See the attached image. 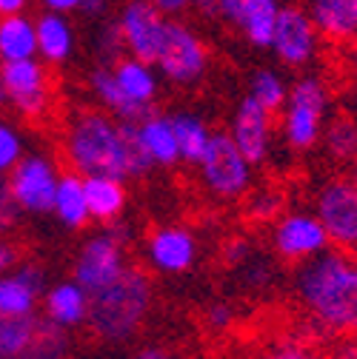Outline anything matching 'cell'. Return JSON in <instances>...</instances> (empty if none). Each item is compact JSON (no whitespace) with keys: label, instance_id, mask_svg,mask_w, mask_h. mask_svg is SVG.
Listing matches in <instances>:
<instances>
[{"label":"cell","instance_id":"cell-11","mask_svg":"<svg viewBox=\"0 0 357 359\" xmlns=\"http://www.w3.org/2000/svg\"><path fill=\"white\" fill-rule=\"evenodd\" d=\"M269 243L275 257L289 265H303L332 248L315 211H283L272 222Z\"/></svg>","mask_w":357,"mask_h":359},{"label":"cell","instance_id":"cell-37","mask_svg":"<svg viewBox=\"0 0 357 359\" xmlns=\"http://www.w3.org/2000/svg\"><path fill=\"white\" fill-rule=\"evenodd\" d=\"M203 320H206V325H209L212 331L226 334V331L235 325L238 313H235V308H232L229 302H212V305L203 311Z\"/></svg>","mask_w":357,"mask_h":359},{"label":"cell","instance_id":"cell-22","mask_svg":"<svg viewBox=\"0 0 357 359\" xmlns=\"http://www.w3.org/2000/svg\"><path fill=\"white\" fill-rule=\"evenodd\" d=\"M306 15L329 43L357 40V0H309Z\"/></svg>","mask_w":357,"mask_h":359},{"label":"cell","instance_id":"cell-17","mask_svg":"<svg viewBox=\"0 0 357 359\" xmlns=\"http://www.w3.org/2000/svg\"><path fill=\"white\" fill-rule=\"evenodd\" d=\"M46 294V274L37 262H18L0 274V313L9 317H40V302Z\"/></svg>","mask_w":357,"mask_h":359},{"label":"cell","instance_id":"cell-36","mask_svg":"<svg viewBox=\"0 0 357 359\" xmlns=\"http://www.w3.org/2000/svg\"><path fill=\"white\" fill-rule=\"evenodd\" d=\"M20 208L15 205L12 200V191H9V183L6 177H0V237H12V231L18 229L20 222Z\"/></svg>","mask_w":357,"mask_h":359},{"label":"cell","instance_id":"cell-24","mask_svg":"<svg viewBox=\"0 0 357 359\" xmlns=\"http://www.w3.org/2000/svg\"><path fill=\"white\" fill-rule=\"evenodd\" d=\"M52 214L58 217V222L69 231H83L86 226H92V214H89V203H86V189H83V177L72 174L63 168V177L55 191V203H52Z\"/></svg>","mask_w":357,"mask_h":359},{"label":"cell","instance_id":"cell-15","mask_svg":"<svg viewBox=\"0 0 357 359\" xmlns=\"http://www.w3.org/2000/svg\"><path fill=\"white\" fill-rule=\"evenodd\" d=\"M318 43H320V34H318L315 23H311V18L306 15V9H300V6H283L280 9L269 52L286 69L309 66L318 55Z\"/></svg>","mask_w":357,"mask_h":359},{"label":"cell","instance_id":"cell-46","mask_svg":"<svg viewBox=\"0 0 357 359\" xmlns=\"http://www.w3.org/2000/svg\"><path fill=\"white\" fill-rule=\"evenodd\" d=\"M0 106H4V83H0Z\"/></svg>","mask_w":357,"mask_h":359},{"label":"cell","instance_id":"cell-19","mask_svg":"<svg viewBox=\"0 0 357 359\" xmlns=\"http://www.w3.org/2000/svg\"><path fill=\"white\" fill-rule=\"evenodd\" d=\"M89 302H92V294L69 277L46 285V294H43V302H40V317L58 328L74 331L89 320Z\"/></svg>","mask_w":357,"mask_h":359},{"label":"cell","instance_id":"cell-27","mask_svg":"<svg viewBox=\"0 0 357 359\" xmlns=\"http://www.w3.org/2000/svg\"><path fill=\"white\" fill-rule=\"evenodd\" d=\"M320 146L332 163L351 165V160L357 157V120L351 114L329 117L326 128L320 134Z\"/></svg>","mask_w":357,"mask_h":359},{"label":"cell","instance_id":"cell-44","mask_svg":"<svg viewBox=\"0 0 357 359\" xmlns=\"http://www.w3.org/2000/svg\"><path fill=\"white\" fill-rule=\"evenodd\" d=\"M349 74H351V80L357 86V40L351 43V49H349Z\"/></svg>","mask_w":357,"mask_h":359},{"label":"cell","instance_id":"cell-40","mask_svg":"<svg viewBox=\"0 0 357 359\" xmlns=\"http://www.w3.org/2000/svg\"><path fill=\"white\" fill-rule=\"evenodd\" d=\"M43 6V12H55V15H72V12H80V4L83 0H37Z\"/></svg>","mask_w":357,"mask_h":359},{"label":"cell","instance_id":"cell-29","mask_svg":"<svg viewBox=\"0 0 357 359\" xmlns=\"http://www.w3.org/2000/svg\"><path fill=\"white\" fill-rule=\"evenodd\" d=\"M246 95L257 106H263L266 111H272L278 117L280 109H283V103H286V97H289V83H286V77L278 69H257L249 77Z\"/></svg>","mask_w":357,"mask_h":359},{"label":"cell","instance_id":"cell-18","mask_svg":"<svg viewBox=\"0 0 357 359\" xmlns=\"http://www.w3.org/2000/svg\"><path fill=\"white\" fill-rule=\"evenodd\" d=\"M109 72H112V80L117 86V92L123 95V100L141 117L155 111V103L160 95V74L152 63H143L138 57L126 55L117 63H112Z\"/></svg>","mask_w":357,"mask_h":359},{"label":"cell","instance_id":"cell-43","mask_svg":"<svg viewBox=\"0 0 357 359\" xmlns=\"http://www.w3.org/2000/svg\"><path fill=\"white\" fill-rule=\"evenodd\" d=\"M32 0H0V18H9V15H26L29 12Z\"/></svg>","mask_w":357,"mask_h":359},{"label":"cell","instance_id":"cell-6","mask_svg":"<svg viewBox=\"0 0 357 359\" xmlns=\"http://www.w3.org/2000/svg\"><path fill=\"white\" fill-rule=\"evenodd\" d=\"M195 168L203 191L217 203H243V197L254 189V165L226 131H214L203 160Z\"/></svg>","mask_w":357,"mask_h":359},{"label":"cell","instance_id":"cell-3","mask_svg":"<svg viewBox=\"0 0 357 359\" xmlns=\"http://www.w3.org/2000/svg\"><path fill=\"white\" fill-rule=\"evenodd\" d=\"M155 305V285L143 268L129 265L106 288L92 294L86 328L106 345H120L138 337Z\"/></svg>","mask_w":357,"mask_h":359},{"label":"cell","instance_id":"cell-33","mask_svg":"<svg viewBox=\"0 0 357 359\" xmlns=\"http://www.w3.org/2000/svg\"><path fill=\"white\" fill-rule=\"evenodd\" d=\"M260 359H323V353L318 351V345L311 342L309 337L289 334V337L272 339Z\"/></svg>","mask_w":357,"mask_h":359},{"label":"cell","instance_id":"cell-42","mask_svg":"<svg viewBox=\"0 0 357 359\" xmlns=\"http://www.w3.org/2000/svg\"><path fill=\"white\" fill-rule=\"evenodd\" d=\"M109 6H112V0H83V4H80V12H83L86 18L103 20L106 12H109Z\"/></svg>","mask_w":357,"mask_h":359},{"label":"cell","instance_id":"cell-38","mask_svg":"<svg viewBox=\"0 0 357 359\" xmlns=\"http://www.w3.org/2000/svg\"><path fill=\"white\" fill-rule=\"evenodd\" d=\"M20 262V248L12 237H0V274H6L9 268Z\"/></svg>","mask_w":357,"mask_h":359},{"label":"cell","instance_id":"cell-21","mask_svg":"<svg viewBox=\"0 0 357 359\" xmlns=\"http://www.w3.org/2000/svg\"><path fill=\"white\" fill-rule=\"evenodd\" d=\"M34 34H37V57L49 69H63L72 60L77 34L66 15H55V12L34 15Z\"/></svg>","mask_w":357,"mask_h":359},{"label":"cell","instance_id":"cell-16","mask_svg":"<svg viewBox=\"0 0 357 359\" xmlns=\"http://www.w3.org/2000/svg\"><path fill=\"white\" fill-rule=\"evenodd\" d=\"M280 9H283L280 0H217V18L232 23L254 49L272 46Z\"/></svg>","mask_w":357,"mask_h":359},{"label":"cell","instance_id":"cell-41","mask_svg":"<svg viewBox=\"0 0 357 359\" xmlns=\"http://www.w3.org/2000/svg\"><path fill=\"white\" fill-rule=\"evenodd\" d=\"M131 359H181V353L171 351L169 345H143Z\"/></svg>","mask_w":357,"mask_h":359},{"label":"cell","instance_id":"cell-23","mask_svg":"<svg viewBox=\"0 0 357 359\" xmlns=\"http://www.w3.org/2000/svg\"><path fill=\"white\" fill-rule=\"evenodd\" d=\"M83 189H86V203L92 222L100 226H115L120 222L126 205H129V191L126 183L117 177H83Z\"/></svg>","mask_w":357,"mask_h":359},{"label":"cell","instance_id":"cell-26","mask_svg":"<svg viewBox=\"0 0 357 359\" xmlns=\"http://www.w3.org/2000/svg\"><path fill=\"white\" fill-rule=\"evenodd\" d=\"M171 123H174V134H177V146H181V163L197 165L214 137V128L209 126L206 117H200L195 111H177V114H171Z\"/></svg>","mask_w":357,"mask_h":359},{"label":"cell","instance_id":"cell-10","mask_svg":"<svg viewBox=\"0 0 357 359\" xmlns=\"http://www.w3.org/2000/svg\"><path fill=\"white\" fill-rule=\"evenodd\" d=\"M63 177L60 160L49 151H29L6 177L9 191L15 205L20 208V214H52V203H55V191Z\"/></svg>","mask_w":357,"mask_h":359},{"label":"cell","instance_id":"cell-32","mask_svg":"<svg viewBox=\"0 0 357 359\" xmlns=\"http://www.w3.org/2000/svg\"><path fill=\"white\" fill-rule=\"evenodd\" d=\"M29 154L26 149V131L9 120V117H0V177H9L12 168Z\"/></svg>","mask_w":357,"mask_h":359},{"label":"cell","instance_id":"cell-12","mask_svg":"<svg viewBox=\"0 0 357 359\" xmlns=\"http://www.w3.org/2000/svg\"><path fill=\"white\" fill-rule=\"evenodd\" d=\"M115 20H117V29L123 37L126 55L155 66L169 18L160 15V9L152 0H126Z\"/></svg>","mask_w":357,"mask_h":359},{"label":"cell","instance_id":"cell-8","mask_svg":"<svg viewBox=\"0 0 357 359\" xmlns=\"http://www.w3.org/2000/svg\"><path fill=\"white\" fill-rule=\"evenodd\" d=\"M209 63H212V55L206 40L181 18H169L160 52L155 60L157 74L174 86H195L206 77Z\"/></svg>","mask_w":357,"mask_h":359},{"label":"cell","instance_id":"cell-34","mask_svg":"<svg viewBox=\"0 0 357 359\" xmlns=\"http://www.w3.org/2000/svg\"><path fill=\"white\" fill-rule=\"evenodd\" d=\"M95 52H98L100 66H112L120 57H126L123 37H120V29H117L115 18L112 20H100V29H98V37H95Z\"/></svg>","mask_w":357,"mask_h":359},{"label":"cell","instance_id":"cell-35","mask_svg":"<svg viewBox=\"0 0 357 359\" xmlns=\"http://www.w3.org/2000/svg\"><path fill=\"white\" fill-rule=\"evenodd\" d=\"M166 18H181L183 12H200V15H217V0H152Z\"/></svg>","mask_w":357,"mask_h":359},{"label":"cell","instance_id":"cell-31","mask_svg":"<svg viewBox=\"0 0 357 359\" xmlns=\"http://www.w3.org/2000/svg\"><path fill=\"white\" fill-rule=\"evenodd\" d=\"M243 211L252 222H275L283 211H286V194L275 186H260V189H252L246 197H243Z\"/></svg>","mask_w":357,"mask_h":359},{"label":"cell","instance_id":"cell-9","mask_svg":"<svg viewBox=\"0 0 357 359\" xmlns=\"http://www.w3.org/2000/svg\"><path fill=\"white\" fill-rule=\"evenodd\" d=\"M311 211L335 251L357 254V186L351 177H329L315 191Z\"/></svg>","mask_w":357,"mask_h":359},{"label":"cell","instance_id":"cell-13","mask_svg":"<svg viewBox=\"0 0 357 359\" xmlns=\"http://www.w3.org/2000/svg\"><path fill=\"white\" fill-rule=\"evenodd\" d=\"M143 254H146V262L155 274L181 277L195 268L197 254H200V243H197L195 231L186 226H157L146 237Z\"/></svg>","mask_w":357,"mask_h":359},{"label":"cell","instance_id":"cell-2","mask_svg":"<svg viewBox=\"0 0 357 359\" xmlns=\"http://www.w3.org/2000/svg\"><path fill=\"white\" fill-rule=\"evenodd\" d=\"M294 299L315 331L357 337V254L329 248L297 265Z\"/></svg>","mask_w":357,"mask_h":359},{"label":"cell","instance_id":"cell-20","mask_svg":"<svg viewBox=\"0 0 357 359\" xmlns=\"http://www.w3.org/2000/svg\"><path fill=\"white\" fill-rule=\"evenodd\" d=\"M135 134H138L141 151L152 168H171L181 163V146H177L171 114H163V111L143 114L141 120H135Z\"/></svg>","mask_w":357,"mask_h":359},{"label":"cell","instance_id":"cell-7","mask_svg":"<svg viewBox=\"0 0 357 359\" xmlns=\"http://www.w3.org/2000/svg\"><path fill=\"white\" fill-rule=\"evenodd\" d=\"M129 234L120 222L103 226L100 231L89 234L72 262V280L80 283L89 294L112 285L129 268Z\"/></svg>","mask_w":357,"mask_h":359},{"label":"cell","instance_id":"cell-39","mask_svg":"<svg viewBox=\"0 0 357 359\" xmlns=\"http://www.w3.org/2000/svg\"><path fill=\"white\" fill-rule=\"evenodd\" d=\"M323 359H357V337L335 339V345L329 348V353H323Z\"/></svg>","mask_w":357,"mask_h":359},{"label":"cell","instance_id":"cell-28","mask_svg":"<svg viewBox=\"0 0 357 359\" xmlns=\"http://www.w3.org/2000/svg\"><path fill=\"white\" fill-rule=\"evenodd\" d=\"M69 356H72V331L58 328L40 317L34 337L29 339L20 359H69Z\"/></svg>","mask_w":357,"mask_h":359},{"label":"cell","instance_id":"cell-30","mask_svg":"<svg viewBox=\"0 0 357 359\" xmlns=\"http://www.w3.org/2000/svg\"><path fill=\"white\" fill-rule=\"evenodd\" d=\"M40 317H9L0 313V359H20L34 337Z\"/></svg>","mask_w":357,"mask_h":359},{"label":"cell","instance_id":"cell-14","mask_svg":"<svg viewBox=\"0 0 357 359\" xmlns=\"http://www.w3.org/2000/svg\"><path fill=\"white\" fill-rule=\"evenodd\" d=\"M275 114L266 111L263 106H257L249 95L240 97V103L232 111L229 128L226 134L232 137V143L243 151V157L257 168L269 160L272 146H275Z\"/></svg>","mask_w":357,"mask_h":359},{"label":"cell","instance_id":"cell-1","mask_svg":"<svg viewBox=\"0 0 357 359\" xmlns=\"http://www.w3.org/2000/svg\"><path fill=\"white\" fill-rule=\"evenodd\" d=\"M60 165L77 177H146L152 171L141 151L135 123H123L103 109H72L58 134Z\"/></svg>","mask_w":357,"mask_h":359},{"label":"cell","instance_id":"cell-45","mask_svg":"<svg viewBox=\"0 0 357 359\" xmlns=\"http://www.w3.org/2000/svg\"><path fill=\"white\" fill-rule=\"evenodd\" d=\"M349 177H351V183L357 186V157L351 160V165H349Z\"/></svg>","mask_w":357,"mask_h":359},{"label":"cell","instance_id":"cell-4","mask_svg":"<svg viewBox=\"0 0 357 359\" xmlns=\"http://www.w3.org/2000/svg\"><path fill=\"white\" fill-rule=\"evenodd\" d=\"M329 109H332V95L320 74H303L294 83H289V97L278 114L280 140L286 143V149L303 154L320 146Z\"/></svg>","mask_w":357,"mask_h":359},{"label":"cell","instance_id":"cell-25","mask_svg":"<svg viewBox=\"0 0 357 359\" xmlns=\"http://www.w3.org/2000/svg\"><path fill=\"white\" fill-rule=\"evenodd\" d=\"M32 57H37L34 18L29 12L0 18V66L32 60Z\"/></svg>","mask_w":357,"mask_h":359},{"label":"cell","instance_id":"cell-5","mask_svg":"<svg viewBox=\"0 0 357 359\" xmlns=\"http://www.w3.org/2000/svg\"><path fill=\"white\" fill-rule=\"evenodd\" d=\"M4 106H9L23 123H46L55 111V74L40 57L0 66Z\"/></svg>","mask_w":357,"mask_h":359}]
</instances>
